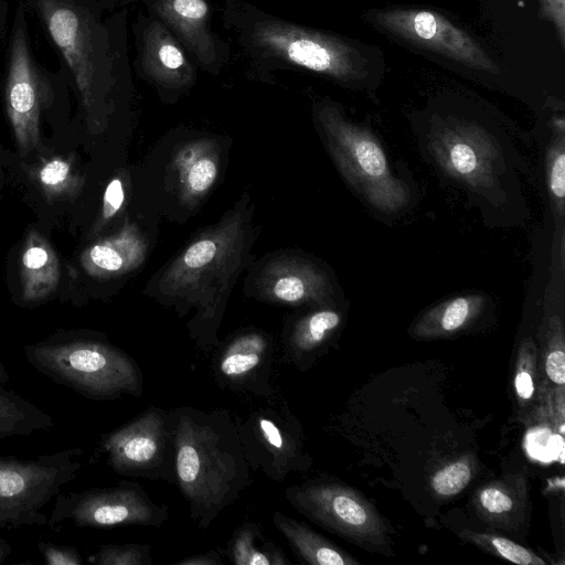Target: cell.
Listing matches in <instances>:
<instances>
[{
  "label": "cell",
  "instance_id": "9c48e42d",
  "mask_svg": "<svg viewBox=\"0 0 565 565\" xmlns=\"http://www.w3.org/2000/svg\"><path fill=\"white\" fill-rule=\"evenodd\" d=\"M260 398L243 415H233L250 471L282 482L294 472L306 471L311 458L303 430L278 394Z\"/></svg>",
  "mask_w": 565,
  "mask_h": 565
},
{
  "label": "cell",
  "instance_id": "44dd1931",
  "mask_svg": "<svg viewBox=\"0 0 565 565\" xmlns=\"http://www.w3.org/2000/svg\"><path fill=\"white\" fill-rule=\"evenodd\" d=\"M341 323V312L326 305L298 317L282 334L285 360L300 371L308 370Z\"/></svg>",
  "mask_w": 565,
  "mask_h": 565
},
{
  "label": "cell",
  "instance_id": "f546056e",
  "mask_svg": "<svg viewBox=\"0 0 565 565\" xmlns=\"http://www.w3.org/2000/svg\"><path fill=\"white\" fill-rule=\"evenodd\" d=\"M36 182L49 199H62L76 193L82 180L68 158L53 157L41 164Z\"/></svg>",
  "mask_w": 565,
  "mask_h": 565
},
{
  "label": "cell",
  "instance_id": "e0dca14e",
  "mask_svg": "<svg viewBox=\"0 0 565 565\" xmlns=\"http://www.w3.org/2000/svg\"><path fill=\"white\" fill-rule=\"evenodd\" d=\"M431 149L436 160L454 178L479 189L493 185L499 156L480 127L449 122L435 134Z\"/></svg>",
  "mask_w": 565,
  "mask_h": 565
},
{
  "label": "cell",
  "instance_id": "2e32d148",
  "mask_svg": "<svg viewBox=\"0 0 565 565\" xmlns=\"http://www.w3.org/2000/svg\"><path fill=\"white\" fill-rule=\"evenodd\" d=\"M274 342L269 334L245 329L228 338L216 352L212 369L216 383L253 397L276 394L271 383Z\"/></svg>",
  "mask_w": 565,
  "mask_h": 565
},
{
  "label": "cell",
  "instance_id": "7a4b0ae2",
  "mask_svg": "<svg viewBox=\"0 0 565 565\" xmlns=\"http://www.w3.org/2000/svg\"><path fill=\"white\" fill-rule=\"evenodd\" d=\"M173 482L189 504L191 519L207 529L252 484L233 415L192 406L169 409Z\"/></svg>",
  "mask_w": 565,
  "mask_h": 565
},
{
  "label": "cell",
  "instance_id": "277c9868",
  "mask_svg": "<svg viewBox=\"0 0 565 565\" xmlns=\"http://www.w3.org/2000/svg\"><path fill=\"white\" fill-rule=\"evenodd\" d=\"M46 28L65 57L90 117L107 108L109 95L129 85L127 11L102 22L86 9L62 0H41Z\"/></svg>",
  "mask_w": 565,
  "mask_h": 565
},
{
  "label": "cell",
  "instance_id": "9a60e30c",
  "mask_svg": "<svg viewBox=\"0 0 565 565\" xmlns=\"http://www.w3.org/2000/svg\"><path fill=\"white\" fill-rule=\"evenodd\" d=\"M42 82L31 57L22 17H17L6 82V107L22 154L40 143Z\"/></svg>",
  "mask_w": 565,
  "mask_h": 565
},
{
  "label": "cell",
  "instance_id": "4dcf8cb0",
  "mask_svg": "<svg viewBox=\"0 0 565 565\" xmlns=\"http://www.w3.org/2000/svg\"><path fill=\"white\" fill-rule=\"evenodd\" d=\"M537 379V348L534 340L527 337L519 345L513 376L514 393L520 406H526L533 401Z\"/></svg>",
  "mask_w": 565,
  "mask_h": 565
},
{
  "label": "cell",
  "instance_id": "f35d334b",
  "mask_svg": "<svg viewBox=\"0 0 565 565\" xmlns=\"http://www.w3.org/2000/svg\"><path fill=\"white\" fill-rule=\"evenodd\" d=\"M12 553L11 545L0 537V564L3 563Z\"/></svg>",
  "mask_w": 565,
  "mask_h": 565
},
{
  "label": "cell",
  "instance_id": "83f0119b",
  "mask_svg": "<svg viewBox=\"0 0 565 565\" xmlns=\"http://www.w3.org/2000/svg\"><path fill=\"white\" fill-rule=\"evenodd\" d=\"M459 536L482 551L499 558L520 564V565H545L542 559L530 548L493 532H478L463 530Z\"/></svg>",
  "mask_w": 565,
  "mask_h": 565
},
{
  "label": "cell",
  "instance_id": "603a6c76",
  "mask_svg": "<svg viewBox=\"0 0 565 565\" xmlns=\"http://www.w3.org/2000/svg\"><path fill=\"white\" fill-rule=\"evenodd\" d=\"M61 278L57 255L36 230L29 232L20 257L21 299L35 303L55 292Z\"/></svg>",
  "mask_w": 565,
  "mask_h": 565
},
{
  "label": "cell",
  "instance_id": "8fae6325",
  "mask_svg": "<svg viewBox=\"0 0 565 565\" xmlns=\"http://www.w3.org/2000/svg\"><path fill=\"white\" fill-rule=\"evenodd\" d=\"M99 451L118 475L173 482L169 411L150 406L102 436Z\"/></svg>",
  "mask_w": 565,
  "mask_h": 565
},
{
  "label": "cell",
  "instance_id": "3957f363",
  "mask_svg": "<svg viewBox=\"0 0 565 565\" xmlns=\"http://www.w3.org/2000/svg\"><path fill=\"white\" fill-rule=\"evenodd\" d=\"M223 26L259 74L303 71L350 84L367 61L343 38L274 15L246 0H223Z\"/></svg>",
  "mask_w": 565,
  "mask_h": 565
},
{
  "label": "cell",
  "instance_id": "ba28073f",
  "mask_svg": "<svg viewBox=\"0 0 565 565\" xmlns=\"http://www.w3.org/2000/svg\"><path fill=\"white\" fill-rule=\"evenodd\" d=\"M301 515L367 551L388 554L392 529L375 507L347 484L313 479L285 489Z\"/></svg>",
  "mask_w": 565,
  "mask_h": 565
},
{
  "label": "cell",
  "instance_id": "30bf717a",
  "mask_svg": "<svg viewBox=\"0 0 565 565\" xmlns=\"http://www.w3.org/2000/svg\"><path fill=\"white\" fill-rule=\"evenodd\" d=\"M168 516L167 507L151 500L140 484L122 480L113 487L58 492L47 524L54 532H60L66 523L82 529L160 527Z\"/></svg>",
  "mask_w": 565,
  "mask_h": 565
},
{
  "label": "cell",
  "instance_id": "7c38bea8",
  "mask_svg": "<svg viewBox=\"0 0 565 565\" xmlns=\"http://www.w3.org/2000/svg\"><path fill=\"white\" fill-rule=\"evenodd\" d=\"M372 20L388 33L436 52L469 68L499 74L500 68L484 49L443 14L411 8L377 10Z\"/></svg>",
  "mask_w": 565,
  "mask_h": 565
},
{
  "label": "cell",
  "instance_id": "5b68a950",
  "mask_svg": "<svg viewBox=\"0 0 565 565\" xmlns=\"http://www.w3.org/2000/svg\"><path fill=\"white\" fill-rule=\"evenodd\" d=\"M28 362L56 384L94 401L139 397L143 377L137 362L105 335L60 331L23 348Z\"/></svg>",
  "mask_w": 565,
  "mask_h": 565
},
{
  "label": "cell",
  "instance_id": "d6a6232c",
  "mask_svg": "<svg viewBox=\"0 0 565 565\" xmlns=\"http://www.w3.org/2000/svg\"><path fill=\"white\" fill-rule=\"evenodd\" d=\"M544 371L548 380L557 385L565 383L564 324L558 316L548 319L543 347Z\"/></svg>",
  "mask_w": 565,
  "mask_h": 565
},
{
  "label": "cell",
  "instance_id": "f1b7e54d",
  "mask_svg": "<svg viewBox=\"0 0 565 565\" xmlns=\"http://www.w3.org/2000/svg\"><path fill=\"white\" fill-rule=\"evenodd\" d=\"M553 137L546 157V180L551 202L557 218L562 220L564 214L565 195V142H564V119L554 118Z\"/></svg>",
  "mask_w": 565,
  "mask_h": 565
},
{
  "label": "cell",
  "instance_id": "8992f818",
  "mask_svg": "<svg viewBox=\"0 0 565 565\" xmlns=\"http://www.w3.org/2000/svg\"><path fill=\"white\" fill-rule=\"evenodd\" d=\"M313 114L330 156L351 188L383 213L403 210L409 202V190L393 175L375 136L348 120L331 102H319Z\"/></svg>",
  "mask_w": 565,
  "mask_h": 565
},
{
  "label": "cell",
  "instance_id": "4fadbf2b",
  "mask_svg": "<svg viewBox=\"0 0 565 565\" xmlns=\"http://www.w3.org/2000/svg\"><path fill=\"white\" fill-rule=\"evenodd\" d=\"M132 33L134 71L160 98L173 102L194 87L198 66L162 22L141 9Z\"/></svg>",
  "mask_w": 565,
  "mask_h": 565
},
{
  "label": "cell",
  "instance_id": "d590c367",
  "mask_svg": "<svg viewBox=\"0 0 565 565\" xmlns=\"http://www.w3.org/2000/svg\"><path fill=\"white\" fill-rule=\"evenodd\" d=\"M38 550L49 565H81V553L74 546L58 545L51 542H40Z\"/></svg>",
  "mask_w": 565,
  "mask_h": 565
},
{
  "label": "cell",
  "instance_id": "5bb4252c",
  "mask_svg": "<svg viewBox=\"0 0 565 565\" xmlns=\"http://www.w3.org/2000/svg\"><path fill=\"white\" fill-rule=\"evenodd\" d=\"M162 22L184 47L198 68L216 76L227 65L231 46L212 24L210 0H124Z\"/></svg>",
  "mask_w": 565,
  "mask_h": 565
},
{
  "label": "cell",
  "instance_id": "74e56055",
  "mask_svg": "<svg viewBox=\"0 0 565 565\" xmlns=\"http://www.w3.org/2000/svg\"><path fill=\"white\" fill-rule=\"evenodd\" d=\"M177 565H222L223 561L216 550L186 557L175 563Z\"/></svg>",
  "mask_w": 565,
  "mask_h": 565
},
{
  "label": "cell",
  "instance_id": "1f68e13d",
  "mask_svg": "<svg viewBox=\"0 0 565 565\" xmlns=\"http://www.w3.org/2000/svg\"><path fill=\"white\" fill-rule=\"evenodd\" d=\"M476 459L466 455L443 466L433 473L429 486L438 499H449L459 494L472 480Z\"/></svg>",
  "mask_w": 565,
  "mask_h": 565
},
{
  "label": "cell",
  "instance_id": "e575fe53",
  "mask_svg": "<svg viewBox=\"0 0 565 565\" xmlns=\"http://www.w3.org/2000/svg\"><path fill=\"white\" fill-rule=\"evenodd\" d=\"M126 200V190L124 177L115 175L107 184L104 195L99 217L94 226V234H97L109 223L122 209Z\"/></svg>",
  "mask_w": 565,
  "mask_h": 565
},
{
  "label": "cell",
  "instance_id": "52a82bcc",
  "mask_svg": "<svg viewBox=\"0 0 565 565\" xmlns=\"http://www.w3.org/2000/svg\"><path fill=\"white\" fill-rule=\"evenodd\" d=\"M82 452L68 448L32 459L0 456V530L47 524L42 509L76 478Z\"/></svg>",
  "mask_w": 565,
  "mask_h": 565
},
{
  "label": "cell",
  "instance_id": "ffe728a7",
  "mask_svg": "<svg viewBox=\"0 0 565 565\" xmlns=\"http://www.w3.org/2000/svg\"><path fill=\"white\" fill-rule=\"evenodd\" d=\"M147 255V243L129 222L114 235L95 242L79 257L84 271L95 278H113L139 267Z\"/></svg>",
  "mask_w": 565,
  "mask_h": 565
},
{
  "label": "cell",
  "instance_id": "484cf974",
  "mask_svg": "<svg viewBox=\"0 0 565 565\" xmlns=\"http://www.w3.org/2000/svg\"><path fill=\"white\" fill-rule=\"evenodd\" d=\"M227 556L235 565H290L280 546L268 539L262 526L245 522L227 542Z\"/></svg>",
  "mask_w": 565,
  "mask_h": 565
},
{
  "label": "cell",
  "instance_id": "ac0fdd59",
  "mask_svg": "<svg viewBox=\"0 0 565 565\" xmlns=\"http://www.w3.org/2000/svg\"><path fill=\"white\" fill-rule=\"evenodd\" d=\"M260 299L285 306L326 305L332 294L328 275L312 262L281 255L266 262L255 280Z\"/></svg>",
  "mask_w": 565,
  "mask_h": 565
},
{
  "label": "cell",
  "instance_id": "4316f807",
  "mask_svg": "<svg viewBox=\"0 0 565 565\" xmlns=\"http://www.w3.org/2000/svg\"><path fill=\"white\" fill-rule=\"evenodd\" d=\"M0 384V439L47 430L54 419L35 404Z\"/></svg>",
  "mask_w": 565,
  "mask_h": 565
},
{
  "label": "cell",
  "instance_id": "ab89813d",
  "mask_svg": "<svg viewBox=\"0 0 565 565\" xmlns=\"http://www.w3.org/2000/svg\"><path fill=\"white\" fill-rule=\"evenodd\" d=\"M10 380V374L8 373L6 366L0 361V384H4Z\"/></svg>",
  "mask_w": 565,
  "mask_h": 565
},
{
  "label": "cell",
  "instance_id": "836d02e7",
  "mask_svg": "<svg viewBox=\"0 0 565 565\" xmlns=\"http://www.w3.org/2000/svg\"><path fill=\"white\" fill-rule=\"evenodd\" d=\"M88 561L97 565H150V546L145 544H106Z\"/></svg>",
  "mask_w": 565,
  "mask_h": 565
},
{
  "label": "cell",
  "instance_id": "6da1fadb",
  "mask_svg": "<svg viewBox=\"0 0 565 565\" xmlns=\"http://www.w3.org/2000/svg\"><path fill=\"white\" fill-rule=\"evenodd\" d=\"M248 195L183 248L149 285L148 294L181 316L194 309L188 328L203 351L218 344L216 332L227 299L255 239Z\"/></svg>",
  "mask_w": 565,
  "mask_h": 565
},
{
  "label": "cell",
  "instance_id": "cb8c5ba5",
  "mask_svg": "<svg viewBox=\"0 0 565 565\" xmlns=\"http://www.w3.org/2000/svg\"><path fill=\"white\" fill-rule=\"evenodd\" d=\"M273 523L285 536L295 555L310 565H359L360 562L306 523L279 511Z\"/></svg>",
  "mask_w": 565,
  "mask_h": 565
},
{
  "label": "cell",
  "instance_id": "7402d4cb",
  "mask_svg": "<svg viewBox=\"0 0 565 565\" xmlns=\"http://www.w3.org/2000/svg\"><path fill=\"white\" fill-rule=\"evenodd\" d=\"M179 196L196 205L214 186L220 171V153L210 139H196L180 148L173 158Z\"/></svg>",
  "mask_w": 565,
  "mask_h": 565
},
{
  "label": "cell",
  "instance_id": "8d00e7d4",
  "mask_svg": "<svg viewBox=\"0 0 565 565\" xmlns=\"http://www.w3.org/2000/svg\"><path fill=\"white\" fill-rule=\"evenodd\" d=\"M541 17L555 29L561 46L565 45V0H537Z\"/></svg>",
  "mask_w": 565,
  "mask_h": 565
},
{
  "label": "cell",
  "instance_id": "d6986e66",
  "mask_svg": "<svg viewBox=\"0 0 565 565\" xmlns=\"http://www.w3.org/2000/svg\"><path fill=\"white\" fill-rule=\"evenodd\" d=\"M476 514L492 527L514 534L526 530L530 511V483L523 472L489 481L472 495Z\"/></svg>",
  "mask_w": 565,
  "mask_h": 565
},
{
  "label": "cell",
  "instance_id": "d4e9b609",
  "mask_svg": "<svg viewBox=\"0 0 565 565\" xmlns=\"http://www.w3.org/2000/svg\"><path fill=\"white\" fill-rule=\"evenodd\" d=\"M486 298L466 295L448 299L424 312L411 328L416 339L451 337L468 328L482 312Z\"/></svg>",
  "mask_w": 565,
  "mask_h": 565
}]
</instances>
